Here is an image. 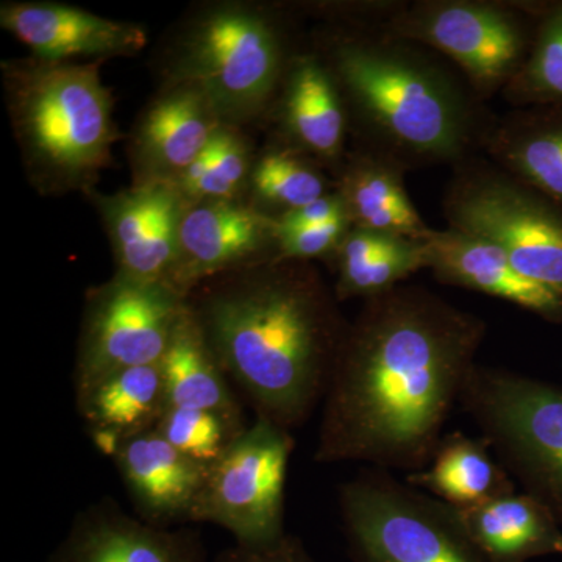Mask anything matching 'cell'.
<instances>
[{
    "mask_svg": "<svg viewBox=\"0 0 562 562\" xmlns=\"http://www.w3.org/2000/svg\"><path fill=\"white\" fill-rule=\"evenodd\" d=\"M486 322L427 288L368 299L322 401L314 461L424 471L486 338Z\"/></svg>",
    "mask_w": 562,
    "mask_h": 562,
    "instance_id": "1",
    "label": "cell"
},
{
    "mask_svg": "<svg viewBox=\"0 0 562 562\" xmlns=\"http://www.w3.org/2000/svg\"><path fill=\"white\" fill-rule=\"evenodd\" d=\"M188 302L257 419L288 431L302 427L324 401L349 327L319 273L308 262L276 258Z\"/></svg>",
    "mask_w": 562,
    "mask_h": 562,
    "instance_id": "2",
    "label": "cell"
},
{
    "mask_svg": "<svg viewBox=\"0 0 562 562\" xmlns=\"http://www.w3.org/2000/svg\"><path fill=\"white\" fill-rule=\"evenodd\" d=\"M317 55L338 85L361 149L406 169L458 165L482 149L492 116L441 55L380 25L336 29Z\"/></svg>",
    "mask_w": 562,
    "mask_h": 562,
    "instance_id": "3",
    "label": "cell"
},
{
    "mask_svg": "<svg viewBox=\"0 0 562 562\" xmlns=\"http://www.w3.org/2000/svg\"><path fill=\"white\" fill-rule=\"evenodd\" d=\"M9 105L32 177L46 190L83 187L109 165L117 133L98 66L36 58L10 68Z\"/></svg>",
    "mask_w": 562,
    "mask_h": 562,
    "instance_id": "4",
    "label": "cell"
},
{
    "mask_svg": "<svg viewBox=\"0 0 562 562\" xmlns=\"http://www.w3.org/2000/svg\"><path fill=\"white\" fill-rule=\"evenodd\" d=\"M460 406L514 482L562 525V386L476 364Z\"/></svg>",
    "mask_w": 562,
    "mask_h": 562,
    "instance_id": "5",
    "label": "cell"
},
{
    "mask_svg": "<svg viewBox=\"0 0 562 562\" xmlns=\"http://www.w3.org/2000/svg\"><path fill=\"white\" fill-rule=\"evenodd\" d=\"M291 58L271 18L227 7L211 11L184 33L171 85L202 92L228 125L268 109Z\"/></svg>",
    "mask_w": 562,
    "mask_h": 562,
    "instance_id": "6",
    "label": "cell"
},
{
    "mask_svg": "<svg viewBox=\"0 0 562 562\" xmlns=\"http://www.w3.org/2000/svg\"><path fill=\"white\" fill-rule=\"evenodd\" d=\"M453 168L442 202L449 227L501 247L525 279L562 299V206L486 158Z\"/></svg>",
    "mask_w": 562,
    "mask_h": 562,
    "instance_id": "7",
    "label": "cell"
},
{
    "mask_svg": "<svg viewBox=\"0 0 562 562\" xmlns=\"http://www.w3.org/2000/svg\"><path fill=\"white\" fill-rule=\"evenodd\" d=\"M338 505L350 562H487L453 506L383 469L342 483Z\"/></svg>",
    "mask_w": 562,
    "mask_h": 562,
    "instance_id": "8",
    "label": "cell"
},
{
    "mask_svg": "<svg viewBox=\"0 0 562 562\" xmlns=\"http://www.w3.org/2000/svg\"><path fill=\"white\" fill-rule=\"evenodd\" d=\"M380 27L441 55L486 101L502 94L530 57L536 16L531 2L417 0L401 2Z\"/></svg>",
    "mask_w": 562,
    "mask_h": 562,
    "instance_id": "9",
    "label": "cell"
},
{
    "mask_svg": "<svg viewBox=\"0 0 562 562\" xmlns=\"http://www.w3.org/2000/svg\"><path fill=\"white\" fill-rule=\"evenodd\" d=\"M294 447L292 431L255 419L209 465L190 522L217 525L246 546L286 535L284 490Z\"/></svg>",
    "mask_w": 562,
    "mask_h": 562,
    "instance_id": "10",
    "label": "cell"
},
{
    "mask_svg": "<svg viewBox=\"0 0 562 562\" xmlns=\"http://www.w3.org/2000/svg\"><path fill=\"white\" fill-rule=\"evenodd\" d=\"M188 299L166 283L116 276L88 295L77 350L76 397L111 373L158 364Z\"/></svg>",
    "mask_w": 562,
    "mask_h": 562,
    "instance_id": "11",
    "label": "cell"
},
{
    "mask_svg": "<svg viewBox=\"0 0 562 562\" xmlns=\"http://www.w3.org/2000/svg\"><path fill=\"white\" fill-rule=\"evenodd\" d=\"M277 258V222L257 209L235 202L184 206L179 249L169 284L190 297L201 281Z\"/></svg>",
    "mask_w": 562,
    "mask_h": 562,
    "instance_id": "12",
    "label": "cell"
},
{
    "mask_svg": "<svg viewBox=\"0 0 562 562\" xmlns=\"http://www.w3.org/2000/svg\"><path fill=\"white\" fill-rule=\"evenodd\" d=\"M101 206L116 255V276L169 284L187 206L176 184H136L103 199Z\"/></svg>",
    "mask_w": 562,
    "mask_h": 562,
    "instance_id": "13",
    "label": "cell"
},
{
    "mask_svg": "<svg viewBox=\"0 0 562 562\" xmlns=\"http://www.w3.org/2000/svg\"><path fill=\"white\" fill-rule=\"evenodd\" d=\"M47 562H206L202 536L133 517L111 498L81 509Z\"/></svg>",
    "mask_w": 562,
    "mask_h": 562,
    "instance_id": "14",
    "label": "cell"
},
{
    "mask_svg": "<svg viewBox=\"0 0 562 562\" xmlns=\"http://www.w3.org/2000/svg\"><path fill=\"white\" fill-rule=\"evenodd\" d=\"M427 269L436 280L513 303L553 324H562V299L517 272L501 247L487 239L443 228L420 236Z\"/></svg>",
    "mask_w": 562,
    "mask_h": 562,
    "instance_id": "15",
    "label": "cell"
},
{
    "mask_svg": "<svg viewBox=\"0 0 562 562\" xmlns=\"http://www.w3.org/2000/svg\"><path fill=\"white\" fill-rule=\"evenodd\" d=\"M0 24L44 61L132 55L147 41L139 25L58 3H7L0 10Z\"/></svg>",
    "mask_w": 562,
    "mask_h": 562,
    "instance_id": "16",
    "label": "cell"
},
{
    "mask_svg": "<svg viewBox=\"0 0 562 562\" xmlns=\"http://www.w3.org/2000/svg\"><path fill=\"white\" fill-rule=\"evenodd\" d=\"M224 125L202 92L171 85L147 109L136 131L138 184H176Z\"/></svg>",
    "mask_w": 562,
    "mask_h": 562,
    "instance_id": "17",
    "label": "cell"
},
{
    "mask_svg": "<svg viewBox=\"0 0 562 562\" xmlns=\"http://www.w3.org/2000/svg\"><path fill=\"white\" fill-rule=\"evenodd\" d=\"M280 122L284 144L336 171L341 168L349 116L338 85L317 52L291 58L281 83Z\"/></svg>",
    "mask_w": 562,
    "mask_h": 562,
    "instance_id": "18",
    "label": "cell"
},
{
    "mask_svg": "<svg viewBox=\"0 0 562 562\" xmlns=\"http://www.w3.org/2000/svg\"><path fill=\"white\" fill-rule=\"evenodd\" d=\"M139 519L157 527L190 522L209 468L151 428L125 439L114 458Z\"/></svg>",
    "mask_w": 562,
    "mask_h": 562,
    "instance_id": "19",
    "label": "cell"
},
{
    "mask_svg": "<svg viewBox=\"0 0 562 562\" xmlns=\"http://www.w3.org/2000/svg\"><path fill=\"white\" fill-rule=\"evenodd\" d=\"M490 160L562 206V105L492 117L482 140Z\"/></svg>",
    "mask_w": 562,
    "mask_h": 562,
    "instance_id": "20",
    "label": "cell"
},
{
    "mask_svg": "<svg viewBox=\"0 0 562 562\" xmlns=\"http://www.w3.org/2000/svg\"><path fill=\"white\" fill-rule=\"evenodd\" d=\"M454 512L487 562H528L562 553L561 524L527 492H512Z\"/></svg>",
    "mask_w": 562,
    "mask_h": 562,
    "instance_id": "21",
    "label": "cell"
},
{
    "mask_svg": "<svg viewBox=\"0 0 562 562\" xmlns=\"http://www.w3.org/2000/svg\"><path fill=\"white\" fill-rule=\"evenodd\" d=\"M406 171L402 162L361 147L346 155L336 192L346 203L351 227L416 239L430 228L406 191Z\"/></svg>",
    "mask_w": 562,
    "mask_h": 562,
    "instance_id": "22",
    "label": "cell"
},
{
    "mask_svg": "<svg viewBox=\"0 0 562 562\" xmlns=\"http://www.w3.org/2000/svg\"><path fill=\"white\" fill-rule=\"evenodd\" d=\"M160 369L166 408L206 409L247 427L241 405L228 384L231 380L211 350L190 302L162 355Z\"/></svg>",
    "mask_w": 562,
    "mask_h": 562,
    "instance_id": "23",
    "label": "cell"
},
{
    "mask_svg": "<svg viewBox=\"0 0 562 562\" xmlns=\"http://www.w3.org/2000/svg\"><path fill=\"white\" fill-rule=\"evenodd\" d=\"M336 269L338 302L368 299L401 286L427 269L420 239L351 227L331 257Z\"/></svg>",
    "mask_w": 562,
    "mask_h": 562,
    "instance_id": "24",
    "label": "cell"
},
{
    "mask_svg": "<svg viewBox=\"0 0 562 562\" xmlns=\"http://www.w3.org/2000/svg\"><path fill=\"white\" fill-rule=\"evenodd\" d=\"M406 482L453 508H471L516 492L512 475L492 458L486 441L461 431L443 435L427 468L409 473Z\"/></svg>",
    "mask_w": 562,
    "mask_h": 562,
    "instance_id": "25",
    "label": "cell"
},
{
    "mask_svg": "<svg viewBox=\"0 0 562 562\" xmlns=\"http://www.w3.org/2000/svg\"><path fill=\"white\" fill-rule=\"evenodd\" d=\"M88 430H110L122 439L157 427L166 409L160 362L111 373L76 397Z\"/></svg>",
    "mask_w": 562,
    "mask_h": 562,
    "instance_id": "26",
    "label": "cell"
},
{
    "mask_svg": "<svg viewBox=\"0 0 562 562\" xmlns=\"http://www.w3.org/2000/svg\"><path fill=\"white\" fill-rule=\"evenodd\" d=\"M249 181L260 205L257 210L276 221L328 194L327 179L316 161L288 144L266 151L255 162Z\"/></svg>",
    "mask_w": 562,
    "mask_h": 562,
    "instance_id": "27",
    "label": "cell"
},
{
    "mask_svg": "<svg viewBox=\"0 0 562 562\" xmlns=\"http://www.w3.org/2000/svg\"><path fill=\"white\" fill-rule=\"evenodd\" d=\"M536 16L530 57L502 95L513 109L562 105V0L531 2Z\"/></svg>",
    "mask_w": 562,
    "mask_h": 562,
    "instance_id": "28",
    "label": "cell"
},
{
    "mask_svg": "<svg viewBox=\"0 0 562 562\" xmlns=\"http://www.w3.org/2000/svg\"><path fill=\"white\" fill-rule=\"evenodd\" d=\"M251 169L247 144L228 125H224L176 187L187 205L231 202L241 190L244 181L250 180Z\"/></svg>",
    "mask_w": 562,
    "mask_h": 562,
    "instance_id": "29",
    "label": "cell"
},
{
    "mask_svg": "<svg viewBox=\"0 0 562 562\" xmlns=\"http://www.w3.org/2000/svg\"><path fill=\"white\" fill-rule=\"evenodd\" d=\"M247 427L206 409L166 408L155 428L179 452L209 468Z\"/></svg>",
    "mask_w": 562,
    "mask_h": 562,
    "instance_id": "30",
    "label": "cell"
},
{
    "mask_svg": "<svg viewBox=\"0 0 562 562\" xmlns=\"http://www.w3.org/2000/svg\"><path fill=\"white\" fill-rule=\"evenodd\" d=\"M350 228L349 220L308 228L277 227V260L308 262L313 258H331Z\"/></svg>",
    "mask_w": 562,
    "mask_h": 562,
    "instance_id": "31",
    "label": "cell"
},
{
    "mask_svg": "<svg viewBox=\"0 0 562 562\" xmlns=\"http://www.w3.org/2000/svg\"><path fill=\"white\" fill-rule=\"evenodd\" d=\"M213 562H316L301 539L283 535L277 541L266 543H233L222 550Z\"/></svg>",
    "mask_w": 562,
    "mask_h": 562,
    "instance_id": "32",
    "label": "cell"
},
{
    "mask_svg": "<svg viewBox=\"0 0 562 562\" xmlns=\"http://www.w3.org/2000/svg\"><path fill=\"white\" fill-rule=\"evenodd\" d=\"M349 220L346 203L338 192H328L324 198L308 203L302 209L291 211L277 220L279 228H308L317 225L331 224V222ZM350 221V220H349Z\"/></svg>",
    "mask_w": 562,
    "mask_h": 562,
    "instance_id": "33",
    "label": "cell"
},
{
    "mask_svg": "<svg viewBox=\"0 0 562 562\" xmlns=\"http://www.w3.org/2000/svg\"><path fill=\"white\" fill-rule=\"evenodd\" d=\"M90 436L95 449L102 454H105V457L113 458V460L117 457L122 443H124V439H122L117 432L101 430V428L90 430Z\"/></svg>",
    "mask_w": 562,
    "mask_h": 562,
    "instance_id": "34",
    "label": "cell"
}]
</instances>
